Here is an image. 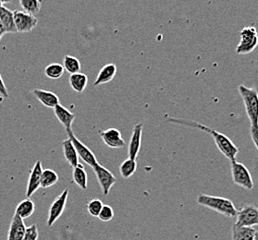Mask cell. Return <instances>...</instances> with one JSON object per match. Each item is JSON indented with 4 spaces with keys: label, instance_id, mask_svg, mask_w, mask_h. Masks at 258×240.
Listing matches in <instances>:
<instances>
[{
    "label": "cell",
    "instance_id": "cell-1",
    "mask_svg": "<svg viewBox=\"0 0 258 240\" xmlns=\"http://www.w3.org/2000/svg\"><path fill=\"white\" fill-rule=\"evenodd\" d=\"M168 121L173 122V123L180 124L184 125L188 127H194L198 129H201L203 131L208 132V134L211 135L213 138L215 144L219 151L224 155L226 158H228L230 162H234L236 159V155L239 152V149L234 145V143L226 136V135L219 133L216 129L208 128L207 126H204L202 124L197 123L195 121H188L185 119H180V118H168Z\"/></svg>",
    "mask_w": 258,
    "mask_h": 240
},
{
    "label": "cell",
    "instance_id": "cell-2",
    "mask_svg": "<svg viewBox=\"0 0 258 240\" xmlns=\"http://www.w3.org/2000/svg\"><path fill=\"white\" fill-rule=\"evenodd\" d=\"M197 202L198 204L207 207L208 209H211L215 212L221 213L227 217H236L238 213V211L236 210L232 201L221 197L202 194L197 198Z\"/></svg>",
    "mask_w": 258,
    "mask_h": 240
},
{
    "label": "cell",
    "instance_id": "cell-3",
    "mask_svg": "<svg viewBox=\"0 0 258 240\" xmlns=\"http://www.w3.org/2000/svg\"><path fill=\"white\" fill-rule=\"evenodd\" d=\"M239 93L244 103L247 116L251 122V127L258 129L257 91L252 88H248L244 85H240Z\"/></svg>",
    "mask_w": 258,
    "mask_h": 240
},
{
    "label": "cell",
    "instance_id": "cell-4",
    "mask_svg": "<svg viewBox=\"0 0 258 240\" xmlns=\"http://www.w3.org/2000/svg\"><path fill=\"white\" fill-rule=\"evenodd\" d=\"M241 41L236 48L238 55H247L255 49L258 45V34L254 27H245L241 31Z\"/></svg>",
    "mask_w": 258,
    "mask_h": 240
},
{
    "label": "cell",
    "instance_id": "cell-5",
    "mask_svg": "<svg viewBox=\"0 0 258 240\" xmlns=\"http://www.w3.org/2000/svg\"><path fill=\"white\" fill-rule=\"evenodd\" d=\"M231 176L236 185L245 190H252L253 187L252 177L244 165L236 161L231 162Z\"/></svg>",
    "mask_w": 258,
    "mask_h": 240
},
{
    "label": "cell",
    "instance_id": "cell-6",
    "mask_svg": "<svg viewBox=\"0 0 258 240\" xmlns=\"http://www.w3.org/2000/svg\"><path fill=\"white\" fill-rule=\"evenodd\" d=\"M14 23L19 33H29L33 31L38 23L37 18L33 14L25 12L14 11L13 12Z\"/></svg>",
    "mask_w": 258,
    "mask_h": 240
},
{
    "label": "cell",
    "instance_id": "cell-7",
    "mask_svg": "<svg viewBox=\"0 0 258 240\" xmlns=\"http://www.w3.org/2000/svg\"><path fill=\"white\" fill-rule=\"evenodd\" d=\"M67 133L70 137V140H72L73 146L78 153V156L81 157L84 162L86 163L87 165H89L92 168L97 165L98 162L96 160V155L93 153V151H91L87 146L84 145L81 140H79L76 138V136L73 133L72 129H67Z\"/></svg>",
    "mask_w": 258,
    "mask_h": 240
},
{
    "label": "cell",
    "instance_id": "cell-8",
    "mask_svg": "<svg viewBox=\"0 0 258 240\" xmlns=\"http://www.w3.org/2000/svg\"><path fill=\"white\" fill-rule=\"evenodd\" d=\"M237 221L234 223L235 226H250L258 225V209L252 205H248L242 208L237 213Z\"/></svg>",
    "mask_w": 258,
    "mask_h": 240
},
{
    "label": "cell",
    "instance_id": "cell-9",
    "mask_svg": "<svg viewBox=\"0 0 258 240\" xmlns=\"http://www.w3.org/2000/svg\"><path fill=\"white\" fill-rule=\"evenodd\" d=\"M93 169L96 174L98 183L101 187L103 194L105 196L108 195L113 185L117 182V179L113 176V174L110 171H108L107 168L102 167L101 165H99V164L96 165Z\"/></svg>",
    "mask_w": 258,
    "mask_h": 240
},
{
    "label": "cell",
    "instance_id": "cell-10",
    "mask_svg": "<svg viewBox=\"0 0 258 240\" xmlns=\"http://www.w3.org/2000/svg\"><path fill=\"white\" fill-rule=\"evenodd\" d=\"M68 196H69V189H66L51 204L49 212H48V218H47L48 226H52L55 222L58 220V218L61 216L66 207Z\"/></svg>",
    "mask_w": 258,
    "mask_h": 240
},
{
    "label": "cell",
    "instance_id": "cell-11",
    "mask_svg": "<svg viewBox=\"0 0 258 240\" xmlns=\"http://www.w3.org/2000/svg\"><path fill=\"white\" fill-rule=\"evenodd\" d=\"M144 124L141 123L136 125L134 128V131L132 137L130 139L129 145H128V156L129 159L135 160L138 156L140 151L141 141H142V133H143Z\"/></svg>",
    "mask_w": 258,
    "mask_h": 240
},
{
    "label": "cell",
    "instance_id": "cell-12",
    "mask_svg": "<svg viewBox=\"0 0 258 240\" xmlns=\"http://www.w3.org/2000/svg\"><path fill=\"white\" fill-rule=\"evenodd\" d=\"M100 136L105 144L109 148L118 149L125 145V141L121 137V133L117 129H108L105 131H101Z\"/></svg>",
    "mask_w": 258,
    "mask_h": 240
},
{
    "label": "cell",
    "instance_id": "cell-13",
    "mask_svg": "<svg viewBox=\"0 0 258 240\" xmlns=\"http://www.w3.org/2000/svg\"><path fill=\"white\" fill-rule=\"evenodd\" d=\"M42 172H43L42 163L38 160L34 164V168H33L31 175H30V178H29L28 186H27V190H26V195L28 198L33 196L34 192L39 189Z\"/></svg>",
    "mask_w": 258,
    "mask_h": 240
},
{
    "label": "cell",
    "instance_id": "cell-14",
    "mask_svg": "<svg viewBox=\"0 0 258 240\" xmlns=\"http://www.w3.org/2000/svg\"><path fill=\"white\" fill-rule=\"evenodd\" d=\"M25 229L26 227L23 219L15 213L11 223L8 240H23L25 234Z\"/></svg>",
    "mask_w": 258,
    "mask_h": 240
},
{
    "label": "cell",
    "instance_id": "cell-15",
    "mask_svg": "<svg viewBox=\"0 0 258 240\" xmlns=\"http://www.w3.org/2000/svg\"><path fill=\"white\" fill-rule=\"evenodd\" d=\"M54 113H55L56 118L58 119V121L60 122L64 128H66V129H72L73 121L76 117L75 114L69 111L67 108H65L60 104L56 105L54 107Z\"/></svg>",
    "mask_w": 258,
    "mask_h": 240
},
{
    "label": "cell",
    "instance_id": "cell-16",
    "mask_svg": "<svg viewBox=\"0 0 258 240\" xmlns=\"http://www.w3.org/2000/svg\"><path fill=\"white\" fill-rule=\"evenodd\" d=\"M34 95L37 98V100L46 107L54 108L56 105L59 104L58 96L49 91L35 89L34 91Z\"/></svg>",
    "mask_w": 258,
    "mask_h": 240
},
{
    "label": "cell",
    "instance_id": "cell-17",
    "mask_svg": "<svg viewBox=\"0 0 258 240\" xmlns=\"http://www.w3.org/2000/svg\"><path fill=\"white\" fill-rule=\"evenodd\" d=\"M0 21L6 31V34L17 33V29L14 23L13 12L7 9L6 7L2 6L0 8Z\"/></svg>",
    "mask_w": 258,
    "mask_h": 240
},
{
    "label": "cell",
    "instance_id": "cell-18",
    "mask_svg": "<svg viewBox=\"0 0 258 240\" xmlns=\"http://www.w3.org/2000/svg\"><path fill=\"white\" fill-rule=\"evenodd\" d=\"M117 73V67L114 64H107L101 68L96 77L95 85L98 86L101 84H107L112 81Z\"/></svg>",
    "mask_w": 258,
    "mask_h": 240
},
{
    "label": "cell",
    "instance_id": "cell-19",
    "mask_svg": "<svg viewBox=\"0 0 258 240\" xmlns=\"http://www.w3.org/2000/svg\"><path fill=\"white\" fill-rule=\"evenodd\" d=\"M62 148H63V153H64L65 159L70 164V166L73 168L77 167L79 164L78 153L75 150L72 140L70 139L64 140L62 142Z\"/></svg>",
    "mask_w": 258,
    "mask_h": 240
},
{
    "label": "cell",
    "instance_id": "cell-20",
    "mask_svg": "<svg viewBox=\"0 0 258 240\" xmlns=\"http://www.w3.org/2000/svg\"><path fill=\"white\" fill-rule=\"evenodd\" d=\"M256 230L250 226H232V240H254Z\"/></svg>",
    "mask_w": 258,
    "mask_h": 240
},
{
    "label": "cell",
    "instance_id": "cell-21",
    "mask_svg": "<svg viewBox=\"0 0 258 240\" xmlns=\"http://www.w3.org/2000/svg\"><path fill=\"white\" fill-rule=\"evenodd\" d=\"M88 84V77L83 73H75L70 76V84L75 92L83 93Z\"/></svg>",
    "mask_w": 258,
    "mask_h": 240
},
{
    "label": "cell",
    "instance_id": "cell-22",
    "mask_svg": "<svg viewBox=\"0 0 258 240\" xmlns=\"http://www.w3.org/2000/svg\"><path fill=\"white\" fill-rule=\"evenodd\" d=\"M34 208L35 206L34 201H31L30 199H26L18 204L15 213L23 220L25 218L30 217L34 213Z\"/></svg>",
    "mask_w": 258,
    "mask_h": 240
},
{
    "label": "cell",
    "instance_id": "cell-23",
    "mask_svg": "<svg viewBox=\"0 0 258 240\" xmlns=\"http://www.w3.org/2000/svg\"><path fill=\"white\" fill-rule=\"evenodd\" d=\"M73 180L81 189H87V174L81 164H78V166L73 169Z\"/></svg>",
    "mask_w": 258,
    "mask_h": 240
},
{
    "label": "cell",
    "instance_id": "cell-24",
    "mask_svg": "<svg viewBox=\"0 0 258 240\" xmlns=\"http://www.w3.org/2000/svg\"><path fill=\"white\" fill-rule=\"evenodd\" d=\"M57 181H58L57 174L54 170L45 169L42 172L40 187L43 189H46V188H49L51 186L56 184Z\"/></svg>",
    "mask_w": 258,
    "mask_h": 240
},
{
    "label": "cell",
    "instance_id": "cell-25",
    "mask_svg": "<svg viewBox=\"0 0 258 240\" xmlns=\"http://www.w3.org/2000/svg\"><path fill=\"white\" fill-rule=\"evenodd\" d=\"M63 67L71 75L79 73L81 70V62L79 61L78 58L67 55L63 58Z\"/></svg>",
    "mask_w": 258,
    "mask_h": 240
},
{
    "label": "cell",
    "instance_id": "cell-26",
    "mask_svg": "<svg viewBox=\"0 0 258 240\" xmlns=\"http://www.w3.org/2000/svg\"><path fill=\"white\" fill-rule=\"evenodd\" d=\"M137 168V163L135 160H132V159H127L125 160L119 167V172L121 177L124 179H128L130 177H132Z\"/></svg>",
    "mask_w": 258,
    "mask_h": 240
},
{
    "label": "cell",
    "instance_id": "cell-27",
    "mask_svg": "<svg viewBox=\"0 0 258 240\" xmlns=\"http://www.w3.org/2000/svg\"><path fill=\"white\" fill-rule=\"evenodd\" d=\"M45 75L47 78H52V79H56L59 78L64 73V67L60 64H51L45 67Z\"/></svg>",
    "mask_w": 258,
    "mask_h": 240
},
{
    "label": "cell",
    "instance_id": "cell-28",
    "mask_svg": "<svg viewBox=\"0 0 258 240\" xmlns=\"http://www.w3.org/2000/svg\"><path fill=\"white\" fill-rule=\"evenodd\" d=\"M20 3L27 13L34 15L40 12L41 0H20Z\"/></svg>",
    "mask_w": 258,
    "mask_h": 240
},
{
    "label": "cell",
    "instance_id": "cell-29",
    "mask_svg": "<svg viewBox=\"0 0 258 240\" xmlns=\"http://www.w3.org/2000/svg\"><path fill=\"white\" fill-rule=\"evenodd\" d=\"M102 207H103V202L100 200H92L87 205L88 212L90 213L93 217H98L99 213L101 212Z\"/></svg>",
    "mask_w": 258,
    "mask_h": 240
},
{
    "label": "cell",
    "instance_id": "cell-30",
    "mask_svg": "<svg viewBox=\"0 0 258 240\" xmlns=\"http://www.w3.org/2000/svg\"><path fill=\"white\" fill-rule=\"evenodd\" d=\"M114 217V212H113V209L108 205H103L101 209V212L98 215V218L104 221V222H108L110 220H112V218Z\"/></svg>",
    "mask_w": 258,
    "mask_h": 240
},
{
    "label": "cell",
    "instance_id": "cell-31",
    "mask_svg": "<svg viewBox=\"0 0 258 240\" xmlns=\"http://www.w3.org/2000/svg\"><path fill=\"white\" fill-rule=\"evenodd\" d=\"M38 238V230L35 224H33L25 229V234L23 240H37Z\"/></svg>",
    "mask_w": 258,
    "mask_h": 240
},
{
    "label": "cell",
    "instance_id": "cell-32",
    "mask_svg": "<svg viewBox=\"0 0 258 240\" xmlns=\"http://www.w3.org/2000/svg\"><path fill=\"white\" fill-rule=\"evenodd\" d=\"M0 95L4 97H9V93H8V89H7L6 85L3 82L2 76L0 74Z\"/></svg>",
    "mask_w": 258,
    "mask_h": 240
},
{
    "label": "cell",
    "instance_id": "cell-33",
    "mask_svg": "<svg viewBox=\"0 0 258 240\" xmlns=\"http://www.w3.org/2000/svg\"><path fill=\"white\" fill-rule=\"evenodd\" d=\"M250 132H251V137H252V140L253 141V143H254V146L256 147V149L258 150V129L251 127Z\"/></svg>",
    "mask_w": 258,
    "mask_h": 240
},
{
    "label": "cell",
    "instance_id": "cell-34",
    "mask_svg": "<svg viewBox=\"0 0 258 240\" xmlns=\"http://www.w3.org/2000/svg\"><path fill=\"white\" fill-rule=\"evenodd\" d=\"M5 34H6V31H5V29L3 27L2 23H1V21H0V38H2V36Z\"/></svg>",
    "mask_w": 258,
    "mask_h": 240
},
{
    "label": "cell",
    "instance_id": "cell-35",
    "mask_svg": "<svg viewBox=\"0 0 258 240\" xmlns=\"http://www.w3.org/2000/svg\"><path fill=\"white\" fill-rule=\"evenodd\" d=\"M12 0H0V3L1 4H5V3H9V2H11Z\"/></svg>",
    "mask_w": 258,
    "mask_h": 240
},
{
    "label": "cell",
    "instance_id": "cell-36",
    "mask_svg": "<svg viewBox=\"0 0 258 240\" xmlns=\"http://www.w3.org/2000/svg\"><path fill=\"white\" fill-rule=\"evenodd\" d=\"M254 240H258V231L256 232V234H255V237H254Z\"/></svg>",
    "mask_w": 258,
    "mask_h": 240
},
{
    "label": "cell",
    "instance_id": "cell-37",
    "mask_svg": "<svg viewBox=\"0 0 258 240\" xmlns=\"http://www.w3.org/2000/svg\"><path fill=\"white\" fill-rule=\"evenodd\" d=\"M1 7H2V4H1V3H0V8H1Z\"/></svg>",
    "mask_w": 258,
    "mask_h": 240
},
{
    "label": "cell",
    "instance_id": "cell-38",
    "mask_svg": "<svg viewBox=\"0 0 258 240\" xmlns=\"http://www.w3.org/2000/svg\"><path fill=\"white\" fill-rule=\"evenodd\" d=\"M0 40H1V38H0Z\"/></svg>",
    "mask_w": 258,
    "mask_h": 240
}]
</instances>
